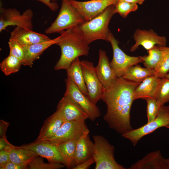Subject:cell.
Here are the masks:
<instances>
[{"instance_id": "8fae6325", "label": "cell", "mask_w": 169, "mask_h": 169, "mask_svg": "<svg viewBox=\"0 0 169 169\" xmlns=\"http://www.w3.org/2000/svg\"><path fill=\"white\" fill-rule=\"evenodd\" d=\"M80 63L88 90L87 96L96 105L101 100L104 88L98 77L93 63L86 60L80 61Z\"/></svg>"}, {"instance_id": "d6a6232c", "label": "cell", "mask_w": 169, "mask_h": 169, "mask_svg": "<svg viewBox=\"0 0 169 169\" xmlns=\"http://www.w3.org/2000/svg\"><path fill=\"white\" fill-rule=\"evenodd\" d=\"M147 103V122L153 120L158 114L161 106L155 99L147 98L145 99Z\"/></svg>"}, {"instance_id": "30bf717a", "label": "cell", "mask_w": 169, "mask_h": 169, "mask_svg": "<svg viewBox=\"0 0 169 169\" xmlns=\"http://www.w3.org/2000/svg\"><path fill=\"white\" fill-rule=\"evenodd\" d=\"M33 13L28 9L22 14L15 8H1L0 9V32L9 26L19 27L32 30Z\"/></svg>"}, {"instance_id": "7a4b0ae2", "label": "cell", "mask_w": 169, "mask_h": 169, "mask_svg": "<svg viewBox=\"0 0 169 169\" xmlns=\"http://www.w3.org/2000/svg\"><path fill=\"white\" fill-rule=\"evenodd\" d=\"M60 33L61 37L56 44L60 47L61 54L54 67L56 70H66L76 58L87 55L90 50L89 45L74 27Z\"/></svg>"}, {"instance_id": "7bdbcfd3", "label": "cell", "mask_w": 169, "mask_h": 169, "mask_svg": "<svg viewBox=\"0 0 169 169\" xmlns=\"http://www.w3.org/2000/svg\"><path fill=\"white\" fill-rule=\"evenodd\" d=\"M165 77L169 79V73L167 74L165 76Z\"/></svg>"}, {"instance_id": "8d00e7d4", "label": "cell", "mask_w": 169, "mask_h": 169, "mask_svg": "<svg viewBox=\"0 0 169 169\" xmlns=\"http://www.w3.org/2000/svg\"><path fill=\"white\" fill-rule=\"evenodd\" d=\"M39 1L48 7L53 11H55L58 8V5L56 2L57 0H33Z\"/></svg>"}, {"instance_id": "7402d4cb", "label": "cell", "mask_w": 169, "mask_h": 169, "mask_svg": "<svg viewBox=\"0 0 169 169\" xmlns=\"http://www.w3.org/2000/svg\"><path fill=\"white\" fill-rule=\"evenodd\" d=\"M94 143L89 135L84 136L77 141L73 165H78L92 157Z\"/></svg>"}, {"instance_id": "cb8c5ba5", "label": "cell", "mask_w": 169, "mask_h": 169, "mask_svg": "<svg viewBox=\"0 0 169 169\" xmlns=\"http://www.w3.org/2000/svg\"><path fill=\"white\" fill-rule=\"evenodd\" d=\"M11 162L19 164H28L37 156L30 151L20 146L8 147L5 149Z\"/></svg>"}, {"instance_id": "f35d334b", "label": "cell", "mask_w": 169, "mask_h": 169, "mask_svg": "<svg viewBox=\"0 0 169 169\" xmlns=\"http://www.w3.org/2000/svg\"><path fill=\"white\" fill-rule=\"evenodd\" d=\"M9 125V123L4 120H0V137H6L7 129Z\"/></svg>"}, {"instance_id": "60d3db41", "label": "cell", "mask_w": 169, "mask_h": 169, "mask_svg": "<svg viewBox=\"0 0 169 169\" xmlns=\"http://www.w3.org/2000/svg\"><path fill=\"white\" fill-rule=\"evenodd\" d=\"M145 0H118V1H124L130 3L142 4Z\"/></svg>"}, {"instance_id": "44dd1931", "label": "cell", "mask_w": 169, "mask_h": 169, "mask_svg": "<svg viewBox=\"0 0 169 169\" xmlns=\"http://www.w3.org/2000/svg\"><path fill=\"white\" fill-rule=\"evenodd\" d=\"M159 79V78L154 75L146 78L141 82L134 91V100L140 99H155Z\"/></svg>"}, {"instance_id": "4316f807", "label": "cell", "mask_w": 169, "mask_h": 169, "mask_svg": "<svg viewBox=\"0 0 169 169\" xmlns=\"http://www.w3.org/2000/svg\"><path fill=\"white\" fill-rule=\"evenodd\" d=\"M147 53L148 55L140 57L146 68L154 70L158 65L161 58L162 51L160 46H155L147 51Z\"/></svg>"}, {"instance_id": "603a6c76", "label": "cell", "mask_w": 169, "mask_h": 169, "mask_svg": "<svg viewBox=\"0 0 169 169\" xmlns=\"http://www.w3.org/2000/svg\"><path fill=\"white\" fill-rule=\"evenodd\" d=\"M67 77L75 83L80 91L85 95L88 92L79 57L76 58L66 69Z\"/></svg>"}, {"instance_id": "484cf974", "label": "cell", "mask_w": 169, "mask_h": 169, "mask_svg": "<svg viewBox=\"0 0 169 169\" xmlns=\"http://www.w3.org/2000/svg\"><path fill=\"white\" fill-rule=\"evenodd\" d=\"M77 141L72 139L57 145L64 161L65 166L70 168L73 165Z\"/></svg>"}, {"instance_id": "f1b7e54d", "label": "cell", "mask_w": 169, "mask_h": 169, "mask_svg": "<svg viewBox=\"0 0 169 169\" xmlns=\"http://www.w3.org/2000/svg\"><path fill=\"white\" fill-rule=\"evenodd\" d=\"M155 99L160 106L169 102V79L159 78Z\"/></svg>"}, {"instance_id": "e575fe53", "label": "cell", "mask_w": 169, "mask_h": 169, "mask_svg": "<svg viewBox=\"0 0 169 169\" xmlns=\"http://www.w3.org/2000/svg\"><path fill=\"white\" fill-rule=\"evenodd\" d=\"M11 161L7 152L5 150L0 151V169Z\"/></svg>"}, {"instance_id": "836d02e7", "label": "cell", "mask_w": 169, "mask_h": 169, "mask_svg": "<svg viewBox=\"0 0 169 169\" xmlns=\"http://www.w3.org/2000/svg\"><path fill=\"white\" fill-rule=\"evenodd\" d=\"M8 44L10 49L9 54L19 59L23 64L24 57L23 47L16 41L12 40L9 39Z\"/></svg>"}, {"instance_id": "ee69618b", "label": "cell", "mask_w": 169, "mask_h": 169, "mask_svg": "<svg viewBox=\"0 0 169 169\" xmlns=\"http://www.w3.org/2000/svg\"><path fill=\"white\" fill-rule=\"evenodd\" d=\"M165 127L169 129V124L167 125Z\"/></svg>"}, {"instance_id": "e0dca14e", "label": "cell", "mask_w": 169, "mask_h": 169, "mask_svg": "<svg viewBox=\"0 0 169 169\" xmlns=\"http://www.w3.org/2000/svg\"><path fill=\"white\" fill-rule=\"evenodd\" d=\"M95 68L98 77L104 90L108 89L117 77L110 67L105 51L102 49L99 50L98 62Z\"/></svg>"}, {"instance_id": "ac0fdd59", "label": "cell", "mask_w": 169, "mask_h": 169, "mask_svg": "<svg viewBox=\"0 0 169 169\" xmlns=\"http://www.w3.org/2000/svg\"><path fill=\"white\" fill-rule=\"evenodd\" d=\"M60 35L50 40L23 47L24 57L23 65L32 67L33 62L39 58L40 56L48 48L56 44L59 40Z\"/></svg>"}, {"instance_id": "74e56055", "label": "cell", "mask_w": 169, "mask_h": 169, "mask_svg": "<svg viewBox=\"0 0 169 169\" xmlns=\"http://www.w3.org/2000/svg\"><path fill=\"white\" fill-rule=\"evenodd\" d=\"M95 163V161L93 157L81 163L76 166L73 167V169H87L92 164Z\"/></svg>"}, {"instance_id": "b9f144b4", "label": "cell", "mask_w": 169, "mask_h": 169, "mask_svg": "<svg viewBox=\"0 0 169 169\" xmlns=\"http://www.w3.org/2000/svg\"><path fill=\"white\" fill-rule=\"evenodd\" d=\"M166 169H169V159H166Z\"/></svg>"}, {"instance_id": "d4e9b609", "label": "cell", "mask_w": 169, "mask_h": 169, "mask_svg": "<svg viewBox=\"0 0 169 169\" xmlns=\"http://www.w3.org/2000/svg\"><path fill=\"white\" fill-rule=\"evenodd\" d=\"M154 70L143 68L137 64L130 67L122 77L131 81L141 83L146 78L154 75Z\"/></svg>"}, {"instance_id": "1f68e13d", "label": "cell", "mask_w": 169, "mask_h": 169, "mask_svg": "<svg viewBox=\"0 0 169 169\" xmlns=\"http://www.w3.org/2000/svg\"><path fill=\"white\" fill-rule=\"evenodd\" d=\"M138 8L137 4L124 1H118L115 4V13H118L124 18H126L131 12H135Z\"/></svg>"}, {"instance_id": "ba28073f", "label": "cell", "mask_w": 169, "mask_h": 169, "mask_svg": "<svg viewBox=\"0 0 169 169\" xmlns=\"http://www.w3.org/2000/svg\"><path fill=\"white\" fill-rule=\"evenodd\" d=\"M89 133L85 121H66L54 136L44 140L57 145L70 140L78 141Z\"/></svg>"}, {"instance_id": "ffe728a7", "label": "cell", "mask_w": 169, "mask_h": 169, "mask_svg": "<svg viewBox=\"0 0 169 169\" xmlns=\"http://www.w3.org/2000/svg\"><path fill=\"white\" fill-rule=\"evenodd\" d=\"M60 112L57 110L44 122L38 136L35 141L44 140L54 136L59 130L63 123Z\"/></svg>"}, {"instance_id": "277c9868", "label": "cell", "mask_w": 169, "mask_h": 169, "mask_svg": "<svg viewBox=\"0 0 169 169\" xmlns=\"http://www.w3.org/2000/svg\"><path fill=\"white\" fill-rule=\"evenodd\" d=\"M94 147L92 157L94 159L95 169H125L116 161L115 147L100 135L93 136Z\"/></svg>"}, {"instance_id": "4fadbf2b", "label": "cell", "mask_w": 169, "mask_h": 169, "mask_svg": "<svg viewBox=\"0 0 169 169\" xmlns=\"http://www.w3.org/2000/svg\"><path fill=\"white\" fill-rule=\"evenodd\" d=\"M37 156L46 159L49 162H59L65 166V162L57 145L45 140L35 141L20 146Z\"/></svg>"}, {"instance_id": "d6986e66", "label": "cell", "mask_w": 169, "mask_h": 169, "mask_svg": "<svg viewBox=\"0 0 169 169\" xmlns=\"http://www.w3.org/2000/svg\"><path fill=\"white\" fill-rule=\"evenodd\" d=\"M130 169H166V159L159 150L147 154L132 165Z\"/></svg>"}, {"instance_id": "83f0119b", "label": "cell", "mask_w": 169, "mask_h": 169, "mask_svg": "<svg viewBox=\"0 0 169 169\" xmlns=\"http://www.w3.org/2000/svg\"><path fill=\"white\" fill-rule=\"evenodd\" d=\"M22 65V62L14 56L9 54L0 64L1 70L6 76L18 72Z\"/></svg>"}, {"instance_id": "7c38bea8", "label": "cell", "mask_w": 169, "mask_h": 169, "mask_svg": "<svg viewBox=\"0 0 169 169\" xmlns=\"http://www.w3.org/2000/svg\"><path fill=\"white\" fill-rule=\"evenodd\" d=\"M118 0H90L79 1L69 0L70 3L83 17L89 21L101 13L109 6L115 4Z\"/></svg>"}, {"instance_id": "5bb4252c", "label": "cell", "mask_w": 169, "mask_h": 169, "mask_svg": "<svg viewBox=\"0 0 169 169\" xmlns=\"http://www.w3.org/2000/svg\"><path fill=\"white\" fill-rule=\"evenodd\" d=\"M135 44L131 47L130 51L133 52L139 46H142L147 51L156 45L165 46L166 38L165 37L158 35L152 29L148 30L136 29L133 34Z\"/></svg>"}, {"instance_id": "8992f818", "label": "cell", "mask_w": 169, "mask_h": 169, "mask_svg": "<svg viewBox=\"0 0 169 169\" xmlns=\"http://www.w3.org/2000/svg\"><path fill=\"white\" fill-rule=\"evenodd\" d=\"M169 124V106L164 105L160 107L156 117L151 121L147 122L142 126L132 129L121 135L129 140L135 146L144 136L149 134L157 129L166 127Z\"/></svg>"}, {"instance_id": "9a60e30c", "label": "cell", "mask_w": 169, "mask_h": 169, "mask_svg": "<svg viewBox=\"0 0 169 169\" xmlns=\"http://www.w3.org/2000/svg\"><path fill=\"white\" fill-rule=\"evenodd\" d=\"M57 109L61 113L64 122L84 121L88 119L86 112L69 98L64 96L59 101Z\"/></svg>"}, {"instance_id": "6da1fadb", "label": "cell", "mask_w": 169, "mask_h": 169, "mask_svg": "<svg viewBox=\"0 0 169 169\" xmlns=\"http://www.w3.org/2000/svg\"><path fill=\"white\" fill-rule=\"evenodd\" d=\"M140 83L117 77L110 87L103 93L101 100L107 106L104 120L110 128L121 135L133 129L131 110L134 100V91Z\"/></svg>"}, {"instance_id": "f546056e", "label": "cell", "mask_w": 169, "mask_h": 169, "mask_svg": "<svg viewBox=\"0 0 169 169\" xmlns=\"http://www.w3.org/2000/svg\"><path fill=\"white\" fill-rule=\"evenodd\" d=\"M160 47L162 51L161 58L158 65L154 70V75L162 78L165 77L169 71V47Z\"/></svg>"}, {"instance_id": "3957f363", "label": "cell", "mask_w": 169, "mask_h": 169, "mask_svg": "<svg viewBox=\"0 0 169 169\" xmlns=\"http://www.w3.org/2000/svg\"><path fill=\"white\" fill-rule=\"evenodd\" d=\"M115 14V4L111 5L91 20L74 27L89 45L97 40L108 41L110 32L108 25Z\"/></svg>"}, {"instance_id": "ab89813d", "label": "cell", "mask_w": 169, "mask_h": 169, "mask_svg": "<svg viewBox=\"0 0 169 169\" xmlns=\"http://www.w3.org/2000/svg\"><path fill=\"white\" fill-rule=\"evenodd\" d=\"M15 146L12 145L7 140L6 137L0 138V151L3 150L8 147H14Z\"/></svg>"}, {"instance_id": "4dcf8cb0", "label": "cell", "mask_w": 169, "mask_h": 169, "mask_svg": "<svg viewBox=\"0 0 169 169\" xmlns=\"http://www.w3.org/2000/svg\"><path fill=\"white\" fill-rule=\"evenodd\" d=\"M28 166L30 169H59L65 166L63 164L59 162L45 163L42 158L38 156L32 160Z\"/></svg>"}, {"instance_id": "52a82bcc", "label": "cell", "mask_w": 169, "mask_h": 169, "mask_svg": "<svg viewBox=\"0 0 169 169\" xmlns=\"http://www.w3.org/2000/svg\"><path fill=\"white\" fill-rule=\"evenodd\" d=\"M108 41L111 44L113 52L110 65L116 77H122L130 67L143 62L140 56H131L125 54L119 47L118 42L111 32Z\"/></svg>"}, {"instance_id": "2e32d148", "label": "cell", "mask_w": 169, "mask_h": 169, "mask_svg": "<svg viewBox=\"0 0 169 169\" xmlns=\"http://www.w3.org/2000/svg\"><path fill=\"white\" fill-rule=\"evenodd\" d=\"M10 34L9 39L16 41L23 47L51 39L44 34L19 27H16Z\"/></svg>"}, {"instance_id": "5b68a950", "label": "cell", "mask_w": 169, "mask_h": 169, "mask_svg": "<svg viewBox=\"0 0 169 169\" xmlns=\"http://www.w3.org/2000/svg\"><path fill=\"white\" fill-rule=\"evenodd\" d=\"M85 22L83 17L70 3L69 0H61V7L57 18L45 30L47 34L60 33Z\"/></svg>"}, {"instance_id": "d590c367", "label": "cell", "mask_w": 169, "mask_h": 169, "mask_svg": "<svg viewBox=\"0 0 169 169\" xmlns=\"http://www.w3.org/2000/svg\"><path fill=\"white\" fill-rule=\"evenodd\" d=\"M28 165L19 164L10 162L3 167L1 169H26L28 168Z\"/></svg>"}, {"instance_id": "9c48e42d", "label": "cell", "mask_w": 169, "mask_h": 169, "mask_svg": "<svg viewBox=\"0 0 169 169\" xmlns=\"http://www.w3.org/2000/svg\"><path fill=\"white\" fill-rule=\"evenodd\" d=\"M66 89L64 96L68 97L79 106L87 114L88 119L95 121L101 115L99 108L87 96L84 95L69 77L65 79Z\"/></svg>"}]
</instances>
